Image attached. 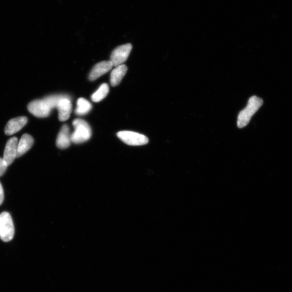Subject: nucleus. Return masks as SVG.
<instances>
[{
  "label": "nucleus",
  "mask_w": 292,
  "mask_h": 292,
  "mask_svg": "<svg viewBox=\"0 0 292 292\" xmlns=\"http://www.w3.org/2000/svg\"><path fill=\"white\" fill-rule=\"evenodd\" d=\"M34 139L28 134L23 135L18 143L16 157H19L26 153L32 147Z\"/></svg>",
  "instance_id": "f8f14e48"
},
{
  "label": "nucleus",
  "mask_w": 292,
  "mask_h": 292,
  "mask_svg": "<svg viewBox=\"0 0 292 292\" xmlns=\"http://www.w3.org/2000/svg\"><path fill=\"white\" fill-rule=\"evenodd\" d=\"M7 167L8 166L4 161L3 158L0 157V176L4 174Z\"/></svg>",
  "instance_id": "f3484780"
},
{
  "label": "nucleus",
  "mask_w": 292,
  "mask_h": 292,
  "mask_svg": "<svg viewBox=\"0 0 292 292\" xmlns=\"http://www.w3.org/2000/svg\"><path fill=\"white\" fill-rule=\"evenodd\" d=\"M71 135L68 125H63L56 139L57 147L60 149L67 148L71 145Z\"/></svg>",
  "instance_id": "9d476101"
},
{
  "label": "nucleus",
  "mask_w": 292,
  "mask_h": 292,
  "mask_svg": "<svg viewBox=\"0 0 292 292\" xmlns=\"http://www.w3.org/2000/svg\"><path fill=\"white\" fill-rule=\"evenodd\" d=\"M66 98L71 99L66 95H53L44 98L43 99L46 101L50 109L52 110L58 106L61 100Z\"/></svg>",
  "instance_id": "dca6fc26"
},
{
  "label": "nucleus",
  "mask_w": 292,
  "mask_h": 292,
  "mask_svg": "<svg viewBox=\"0 0 292 292\" xmlns=\"http://www.w3.org/2000/svg\"><path fill=\"white\" fill-rule=\"evenodd\" d=\"M27 122L28 119L26 117H20L10 120L5 126V134L7 136L15 134L20 131Z\"/></svg>",
  "instance_id": "6e6552de"
},
{
  "label": "nucleus",
  "mask_w": 292,
  "mask_h": 292,
  "mask_svg": "<svg viewBox=\"0 0 292 292\" xmlns=\"http://www.w3.org/2000/svg\"><path fill=\"white\" fill-rule=\"evenodd\" d=\"M4 200V192L2 186L1 182H0V205H1Z\"/></svg>",
  "instance_id": "a211bd4d"
},
{
  "label": "nucleus",
  "mask_w": 292,
  "mask_h": 292,
  "mask_svg": "<svg viewBox=\"0 0 292 292\" xmlns=\"http://www.w3.org/2000/svg\"><path fill=\"white\" fill-rule=\"evenodd\" d=\"M113 67L111 61H105L97 63L89 75V80L92 81L96 80L101 76L111 71Z\"/></svg>",
  "instance_id": "1a4fd4ad"
},
{
  "label": "nucleus",
  "mask_w": 292,
  "mask_h": 292,
  "mask_svg": "<svg viewBox=\"0 0 292 292\" xmlns=\"http://www.w3.org/2000/svg\"><path fill=\"white\" fill-rule=\"evenodd\" d=\"M263 104V100L257 96H253L249 100L245 109L241 111L238 116L237 126L242 129L250 122L252 117Z\"/></svg>",
  "instance_id": "f257e3e1"
},
{
  "label": "nucleus",
  "mask_w": 292,
  "mask_h": 292,
  "mask_svg": "<svg viewBox=\"0 0 292 292\" xmlns=\"http://www.w3.org/2000/svg\"><path fill=\"white\" fill-rule=\"evenodd\" d=\"M117 136L121 141L130 146H142L148 143L147 137L134 132L120 131L118 133Z\"/></svg>",
  "instance_id": "20e7f679"
},
{
  "label": "nucleus",
  "mask_w": 292,
  "mask_h": 292,
  "mask_svg": "<svg viewBox=\"0 0 292 292\" xmlns=\"http://www.w3.org/2000/svg\"><path fill=\"white\" fill-rule=\"evenodd\" d=\"M14 225L10 214L3 212L0 214V239L7 243L14 236Z\"/></svg>",
  "instance_id": "7ed1b4c3"
},
{
  "label": "nucleus",
  "mask_w": 292,
  "mask_h": 292,
  "mask_svg": "<svg viewBox=\"0 0 292 292\" xmlns=\"http://www.w3.org/2000/svg\"><path fill=\"white\" fill-rule=\"evenodd\" d=\"M75 129L71 135V141L76 144L84 143L89 141L92 136L91 127L86 121L77 119L73 122Z\"/></svg>",
  "instance_id": "f03ea898"
},
{
  "label": "nucleus",
  "mask_w": 292,
  "mask_h": 292,
  "mask_svg": "<svg viewBox=\"0 0 292 292\" xmlns=\"http://www.w3.org/2000/svg\"><path fill=\"white\" fill-rule=\"evenodd\" d=\"M132 49V45L130 43L120 46L114 49L111 55L110 61L114 67H117L128 60Z\"/></svg>",
  "instance_id": "39448f33"
},
{
  "label": "nucleus",
  "mask_w": 292,
  "mask_h": 292,
  "mask_svg": "<svg viewBox=\"0 0 292 292\" xmlns=\"http://www.w3.org/2000/svg\"><path fill=\"white\" fill-rule=\"evenodd\" d=\"M92 109V104L86 99L81 98L77 101V107L75 113L78 116H84L90 112Z\"/></svg>",
  "instance_id": "4468645a"
},
{
  "label": "nucleus",
  "mask_w": 292,
  "mask_h": 292,
  "mask_svg": "<svg viewBox=\"0 0 292 292\" xmlns=\"http://www.w3.org/2000/svg\"><path fill=\"white\" fill-rule=\"evenodd\" d=\"M110 88L109 85L107 84L101 85L98 91L92 95V101L95 103L100 102L107 97Z\"/></svg>",
  "instance_id": "2eb2a0df"
},
{
  "label": "nucleus",
  "mask_w": 292,
  "mask_h": 292,
  "mask_svg": "<svg viewBox=\"0 0 292 292\" xmlns=\"http://www.w3.org/2000/svg\"><path fill=\"white\" fill-rule=\"evenodd\" d=\"M29 112L37 118H46L49 116L52 109L43 99L31 101L27 107Z\"/></svg>",
  "instance_id": "423d86ee"
},
{
  "label": "nucleus",
  "mask_w": 292,
  "mask_h": 292,
  "mask_svg": "<svg viewBox=\"0 0 292 292\" xmlns=\"http://www.w3.org/2000/svg\"><path fill=\"white\" fill-rule=\"evenodd\" d=\"M59 111V119L60 122L67 120L72 111V105L71 99L66 98L61 100L57 106Z\"/></svg>",
  "instance_id": "9b49d317"
},
{
  "label": "nucleus",
  "mask_w": 292,
  "mask_h": 292,
  "mask_svg": "<svg viewBox=\"0 0 292 292\" xmlns=\"http://www.w3.org/2000/svg\"><path fill=\"white\" fill-rule=\"evenodd\" d=\"M128 68L125 65H121L116 67L111 74V84L113 87L118 86L122 82L125 75L128 72Z\"/></svg>",
  "instance_id": "ddd939ff"
},
{
  "label": "nucleus",
  "mask_w": 292,
  "mask_h": 292,
  "mask_svg": "<svg viewBox=\"0 0 292 292\" xmlns=\"http://www.w3.org/2000/svg\"><path fill=\"white\" fill-rule=\"evenodd\" d=\"M17 145L18 140L16 137L10 138L6 144L3 158L8 166L13 162L16 157Z\"/></svg>",
  "instance_id": "0eeeda50"
}]
</instances>
